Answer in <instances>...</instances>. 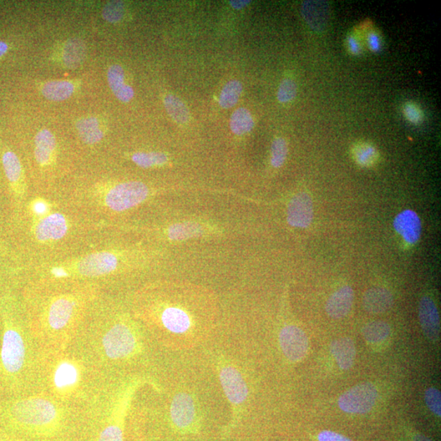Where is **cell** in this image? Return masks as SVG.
<instances>
[{
    "instance_id": "11",
    "label": "cell",
    "mask_w": 441,
    "mask_h": 441,
    "mask_svg": "<svg viewBox=\"0 0 441 441\" xmlns=\"http://www.w3.org/2000/svg\"><path fill=\"white\" fill-rule=\"evenodd\" d=\"M280 344L283 354L292 362H301L308 352V338L302 329L295 326H287L282 328Z\"/></svg>"
},
{
    "instance_id": "5",
    "label": "cell",
    "mask_w": 441,
    "mask_h": 441,
    "mask_svg": "<svg viewBox=\"0 0 441 441\" xmlns=\"http://www.w3.org/2000/svg\"><path fill=\"white\" fill-rule=\"evenodd\" d=\"M81 409L42 392L11 397L0 403V410L15 427L43 438L58 435L68 420Z\"/></svg>"
},
{
    "instance_id": "10",
    "label": "cell",
    "mask_w": 441,
    "mask_h": 441,
    "mask_svg": "<svg viewBox=\"0 0 441 441\" xmlns=\"http://www.w3.org/2000/svg\"><path fill=\"white\" fill-rule=\"evenodd\" d=\"M197 411L196 402L188 393H177L171 400L170 416L172 423L177 428L187 430L193 427Z\"/></svg>"
},
{
    "instance_id": "12",
    "label": "cell",
    "mask_w": 441,
    "mask_h": 441,
    "mask_svg": "<svg viewBox=\"0 0 441 441\" xmlns=\"http://www.w3.org/2000/svg\"><path fill=\"white\" fill-rule=\"evenodd\" d=\"M2 162L5 175L9 182L17 204L22 205L27 195L23 169L18 156L13 151H6L3 155Z\"/></svg>"
},
{
    "instance_id": "7",
    "label": "cell",
    "mask_w": 441,
    "mask_h": 441,
    "mask_svg": "<svg viewBox=\"0 0 441 441\" xmlns=\"http://www.w3.org/2000/svg\"><path fill=\"white\" fill-rule=\"evenodd\" d=\"M28 212L30 236L38 245H56L63 241L72 229V221L69 216L54 210L46 200L30 201Z\"/></svg>"
},
{
    "instance_id": "36",
    "label": "cell",
    "mask_w": 441,
    "mask_h": 441,
    "mask_svg": "<svg viewBox=\"0 0 441 441\" xmlns=\"http://www.w3.org/2000/svg\"><path fill=\"white\" fill-rule=\"evenodd\" d=\"M403 114L404 118L409 121L410 124L414 125H419L423 123L424 114L420 106L414 103V101H408L403 106Z\"/></svg>"
},
{
    "instance_id": "25",
    "label": "cell",
    "mask_w": 441,
    "mask_h": 441,
    "mask_svg": "<svg viewBox=\"0 0 441 441\" xmlns=\"http://www.w3.org/2000/svg\"><path fill=\"white\" fill-rule=\"evenodd\" d=\"M84 54V44L79 39H70L64 47V64L70 69L78 68L82 63Z\"/></svg>"
},
{
    "instance_id": "24",
    "label": "cell",
    "mask_w": 441,
    "mask_h": 441,
    "mask_svg": "<svg viewBox=\"0 0 441 441\" xmlns=\"http://www.w3.org/2000/svg\"><path fill=\"white\" fill-rule=\"evenodd\" d=\"M75 85L68 80L51 81L44 85L42 94L50 101H62L72 95Z\"/></svg>"
},
{
    "instance_id": "20",
    "label": "cell",
    "mask_w": 441,
    "mask_h": 441,
    "mask_svg": "<svg viewBox=\"0 0 441 441\" xmlns=\"http://www.w3.org/2000/svg\"><path fill=\"white\" fill-rule=\"evenodd\" d=\"M393 302L392 293L381 287L369 288L363 297L364 309L371 314H381L388 311L392 307Z\"/></svg>"
},
{
    "instance_id": "27",
    "label": "cell",
    "mask_w": 441,
    "mask_h": 441,
    "mask_svg": "<svg viewBox=\"0 0 441 441\" xmlns=\"http://www.w3.org/2000/svg\"><path fill=\"white\" fill-rule=\"evenodd\" d=\"M230 126L233 133L241 136L250 133L255 127V121L250 111L245 108H239L233 113Z\"/></svg>"
},
{
    "instance_id": "35",
    "label": "cell",
    "mask_w": 441,
    "mask_h": 441,
    "mask_svg": "<svg viewBox=\"0 0 441 441\" xmlns=\"http://www.w3.org/2000/svg\"><path fill=\"white\" fill-rule=\"evenodd\" d=\"M124 15V6L122 2L113 1L106 5L103 11V17L110 23H119Z\"/></svg>"
},
{
    "instance_id": "15",
    "label": "cell",
    "mask_w": 441,
    "mask_h": 441,
    "mask_svg": "<svg viewBox=\"0 0 441 441\" xmlns=\"http://www.w3.org/2000/svg\"><path fill=\"white\" fill-rule=\"evenodd\" d=\"M418 317L425 335L430 341H437L440 333V319L437 305L428 296L421 299Z\"/></svg>"
},
{
    "instance_id": "6",
    "label": "cell",
    "mask_w": 441,
    "mask_h": 441,
    "mask_svg": "<svg viewBox=\"0 0 441 441\" xmlns=\"http://www.w3.org/2000/svg\"><path fill=\"white\" fill-rule=\"evenodd\" d=\"M149 195L148 186L143 182L132 181L110 186L98 185L89 194L72 201L79 207L103 215L134 209L146 200Z\"/></svg>"
},
{
    "instance_id": "45",
    "label": "cell",
    "mask_w": 441,
    "mask_h": 441,
    "mask_svg": "<svg viewBox=\"0 0 441 441\" xmlns=\"http://www.w3.org/2000/svg\"><path fill=\"white\" fill-rule=\"evenodd\" d=\"M0 441H2V440H0Z\"/></svg>"
},
{
    "instance_id": "3",
    "label": "cell",
    "mask_w": 441,
    "mask_h": 441,
    "mask_svg": "<svg viewBox=\"0 0 441 441\" xmlns=\"http://www.w3.org/2000/svg\"><path fill=\"white\" fill-rule=\"evenodd\" d=\"M0 383L11 397L39 392L41 350L30 331L22 299L0 293Z\"/></svg>"
},
{
    "instance_id": "34",
    "label": "cell",
    "mask_w": 441,
    "mask_h": 441,
    "mask_svg": "<svg viewBox=\"0 0 441 441\" xmlns=\"http://www.w3.org/2000/svg\"><path fill=\"white\" fill-rule=\"evenodd\" d=\"M298 86L291 79H283L279 87L277 98L281 103H288L296 98Z\"/></svg>"
},
{
    "instance_id": "38",
    "label": "cell",
    "mask_w": 441,
    "mask_h": 441,
    "mask_svg": "<svg viewBox=\"0 0 441 441\" xmlns=\"http://www.w3.org/2000/svg\"><path fill=\"white\" fill-rule=\"evenodd\" d=\"M367 44L369 50L373 53H378L382 50V39L377 32H371L368 34Z\"/></svg>"
},
{
    "instance_id": "1",
    "label": "cell",
    "mask_w": 441,
    "mask_h": 441,
    "mask_svg": "<svg viewBox=\"0 0 441 441\" xmlns=\"http://www.w3.org/2000/svg\"><path fill=\"white\" fill-rule=\"evenodd\" d=\"M103 379L125 377L143 362V334L103 293L91 306L70 347Z\"/></svg>"
},
{
    "instance_id": "2",
    "label": "cell",
    "mask_w": 441,
    "mask_h": 441,
    "mask_svg": "<svg viewBox=\"0 0 441 441\" xmlns=\"http://www.w3.org/2000/svg\"><path fill=\"white\" fill-rule=\"evenodd\" d=\"M103 288L89 283L32 282L23 302L30 332L41 352L72 346L79 328Z\"/></svg>"
},
{
    "instance_id": "32",
    "label": "cell",
    "mask_w": 441,
    "mask_h": 441,
    "mask_svg": "<svg viewBox=\"0 0 441 441\" xmlns=\"http://www.w3.org/2000/svg\"><path fill=\"white\" fill-rule=\"evenodd\" d=\"M132 160L141 168H151L165 165L168 161V157L160 152H139L132 156Z\"/></svg>"
},
{
    "instance_id": "33",
    "label": "cell",
    "mask_w": 441,
    "mask_h": 441,
    "mask_svg": "<svg viewBox=\"0 0 441 441\" xmlns=\"http://www.w3.org/2000/svg\"><path fill=\"white\" fill-rule=\"evenodd\" d=\"M288 155V145L286 141L282 138H277L273 141L271 145V165L274 168H281L285 163Z\"/></svg>"
},
{
    "instance_id": "9",
    "label": "cell",
    "mask_w": 441,
    "mask_h": 441,
    "mask_svg": "<svg viewBox=\"0 0 441 441\" xmlns=\"http://www.w3.org/2000/svg\"><path fill=\"white\" fill-rule=\"evenodd\" d=\"M378 397L376 387L371 383H364L344 392L338 400V407L349 414H366L376 404Z\"/></svg>"
},
{
    "instance_id": "21",
    "label": "cell",
    "mask_w": 441,
    "mask_h": 441,
    "mask_svg": "<svg viewBox=\"0 0 441 441\" xmlns=\"http://www.w3.org/2000/svg\"><path fill=\"white\" fill-rule=\"evenodd\" d=\"M331 352L338 366L342 369L347 370L353 366L357 351L352 338H342L333 341Z\"/></svg>"
},
{
    "instance_id": "23",
    "label": "cell",
    "mask_w": 441,
    "mask_h": 441,
    "mask_svg": "<svg viewBox=\"0 0 441 441\" xmlns=\"http://www.w3.org/2000/svg\"><path fill=\"white\" fill-rule=\"evenodd\" d=\"M76 127L80 139L86 144L94 145L103 139V131L100 129L98 120L96 118L79 120Z\"/></svg>"
},
{
    "instance_id": "16",
    "label": "cell",
    "mask_w": 441,
    "mask_h": 441,
    "mask_svg": "<svg viewBox=\"0 0 441 441\" xmlns=\"http://www.w3.org/2000/svg\"><path fill=\"white\" fill-rule=\"evenodd\" d=\"M395 231L402 236L405 242L414 245L420 239L422 222L413 210H404L395 217L393 222Z\"/></svg>"
},
{
    "instance_id": "28",
    "label": "cell",
    "mask_w": 441,
    "mask_h": 441,
    "mask_svg": "<svg viewBox=\"0 0 441 441\" xmlns=\"http://www.w3.org/2000/svg\"><path fill=\"white\" fill-rule=\"evenodd\" d=\"M165 106L172 119L177 124H184L188 122L190 113L186 106L179 98L174 95H167L165 98Z\"/></svg>"
},
{
    "instance_id": "39",
    "label": "cell",
    "mask_w": 441,
    "mask_h": 441,
    "mask_svg": "<svg viewBox=\"0 0 441 441\" xmlns=\"http://www.w3.org/2000/svg\"><path fill=\"white\" fill-rule=\"evenodd\" d=\"M318 440L319 441H352L341 434L332 432V430H324L319 434Z\"/></svg>"
},
{
    "instance_id": "40",
    "label": "cell",
    "mask_w": 441,
    "mask_h": 441,
    "mask_svg": "<svg viewBox=\"0 0 441 441\" xmlns=\"http://www.w3.org/2000/svg\"><path fill=\"white\" fill-rule=\"evenodd\" d=\"M347 47L350 53L352 55H359L362 53L361 42L359 41L356 35H348L347 38Z\"/></svg>"
},
{
    "instance_id": "29",
    "label": "cell",
    "mask_w": 441,
    "mask_h": 441,
    "mask_svg": "<svg viewBox=\"0 0 441 441\" xmlns=\"http://www.w3.org/2000/svg\"><path fill=\"white\" fill-rule=\"evenodd\" d=\"M200 225L193 222L180 223L170 227L169 237L172 241H184L201 236Z\"/></svg>"
},
{
    "instance_id": "41",
    "label": "cell",
    "mask_w": 441,
    "mask_h": 441,
    "mask_svg": "<svg viewBox=\"0 0 441 441\" xmlns=\"http://www.w3.org/2000/svg\"><path fill=\"white\" fill-rule=\"evenodd\" d=\"M250 3V1H247V0H234V1H230L231 6L237 10L245 8Z\"/></svg>"
},
{
    "instance_id": "17",
    "label": "cell",
    "mask_w": 441,
    "mask_h": 441,
    "mask_svg": "<svg viewBox=\"0 0 441 441\" xmlns=\"http://www.w3.org/2000/svg\"><path fill=\"white\" fill-rule=\"evenodd\" d=\"M354 290L345 286L334 292L326 302V312L333 319H342L351 312L354 302Z\"/></svg>"
},
{
    "instance_id": "4",
    "label": "cell",
    "mask_w": 441,
    "mask_h": 441,
    "mask_svg": "<svg viewBox=\"0 0 441 441\" xmlns=\"http://www.w3.org/2000/svg\"><path fill=\"white\" fill-rule=\"evenodd\" d=\"M103 381L78 354L68 348L41 352L39 392L74 407H82Z\"/></svg>"
},
{
    "instance_id": "8",
    "label": "cell",
    "mask_w": 441,
    "mask_h": 441,
    "mask_svg": "<svg viewBox=\"0 0 441 441\" xmlns=\"http://www.w3.org/2000/svg\"><path fill=\"white\" fill-rule=\"evenodd\" d=\"M145 317L154 326L172 335H185L190 332L192 326L188 314L179 307H169L161 311L147 309Z\"/></svg>"
},
{
    "instance_id": "43",
    "label": "cell",
    "mask_w": 441,
    "mask_h": 441,
    "mask_svg": "<svg viewBox=\"0 0 441 441\" xmlns=\"http://www.w3.org/2000/svg\"><path fill=\"white\" fill-rule=\"evenodd\" d=\"M414 441H433L428 439V437H424L423 435H415L414 438Z\"/></svg>"
},
{
    "instance_id": "14",
    "label": "cell",
    "mask_w": 441,
    "mask_h": 441,
    "mask_svg": "<svg viewBox=\"0 0 441 441\" xmlns=\"http://www.w3.org/2000/svg\"><path fill=\"white\" fill-rule=\"evenodd\" d=\"M314 207L312 197L300 192L292 198L288 206L287 220L293 227L307 228L312 224Z\"/></svg>"
},
{
    "instance_id": "26",
    "label": "cell",
    "mask_w": 441,
    "mask_h": 441,
    "mask_svg": "<svg viewBox=\"0 0 441 441\" xmlns=\"http://www.w3.org/2000/svg\"><path fill=\"white\" fill-rule=\"evenodd\" d=\"M391 333V327L387 322L376 321L369 322L364 326L362 334L366 340L372 344L381 343Z\"/></svg>"
},
{
    "instance_id": "31",
    "label": "cell",
    "mask_w": 441,
    "mask_h": 441,
    "mask_svg": "<svg viewBox=\"0 0 441 441\" xmlns=\"http://www.w3.org/2000/svg\"><path fill=\"white\" fill-rule=\"evenodd\" d=\"M243 87L240 81L231 80L223 87L219 104L222 108L230 109L236 106L242 94Z\"/></svg>"
},
{
    "instance_id": "30",
    "label": "cell",
    "mask_w": 441,
    "mask_h": 441,
    "mask_svg": "<svg viewBox=\"0 0 441 441\" xmlns=\"http://www.w3.org/2000/svg\"><path fill=\"white\" fill-rule=\"evenodd\" d=\"M352 154L354 161L363 167L371 166L378 159L377 149L368 143H361L354 146Z\"/></svg>"
},
{
    "instance_id": "22",
    "label": "cell",
    "mask_w": 441,
    "mask_h": 441,
    "mask_svg": "<svg viewBox=\"0 0 441 441\" xmlns=\"http://www.w3.org/2000/svg\"><path fill=\"white\" fill-rule=\"evenodd\" d=\"M110 88L115 97L123 103H129L134 98V91L129 85L124 84V72L120 65H113L108 74Z\"/></svg>"
},
{
    "instance_id": "13",
    "label": "cell",
    "mask_w": 441,
    "mask_h": 441,
    "mask_svg": "<svg viewBox=\"0 0 441 441\" xmlns=\"http://www.w3.org/2000/svg\"><path fill=\"white\" fill-rule=\"evenodd\" d=\"M220 380L226 397L232 404L238 407L245 402L248 389L239 370L229 366L223 367L220 371Z\"/></svg>"
},
{
    "instance_id": "37",
    "label": "cell",
    "mask_w": 441,
    "mask_h": 441,
    "mask_svg": "<svg viewBox=\"0 0 441 441\" xmlns=\"http://www.w3.org/2000/svg\"><path fill=\"white\" fill-rule=\"evenodd\" d=\"M425 402L437 416H441V395L438 389L430 388L425 392Z\"/></svg>"
},
{
    "instance_id": "44",
    "label": "cell",
    "mask_w": 441,
    "mask_h": 441,
    "mask_svg": "<svg viewBox=\"0 0 441 441\" xmlns=\"http://www.w3.org/2000/svg\"><path fill=\"white\" fill-rule=\"evenodd\" d=\"M1 390H3L2 386H1V383H0V392H1Z\"/></svg>"
},
{
    "instance_id": "42",
    "label": "cell",
    "mask_w": 441,
    "mask_h": 441,
    "mask_svg": "<svg viewBox=\"0 0 441 441\" xmlns=\"http://www.w3.org/2000/svg\"><path fill=\"white\" fill-rule=\"evenodd\" d=\"M8 49V44L5 42L0 41V57H2V56L6 53Z\"/></svg>"
},
{
    "instance_id": "19",
    "label": "cell",
    "mask_w": 441,
    "mask_h": 441,
    "mask_svg": "<svg viewBox=\"0 0 441 441\" xmlns=\"http://www.w3.org/2000/svg\"><path fill=\"white\" fill-rule=\"evenodd\" d=\"M34 157L37 163L45 168L53 164L57 149V141L48 129H42L35 136Z\"/></svg>"
},
{
    "instance_id": "18",
    "label": "cell",
    "mask_w": 441,
    "mask_h": 441,
    "mask_svg": "<svg viewBox=\"0 0 441 441\" xmlns=\"http://www.w3.org/2000/svg\"><path fill=\"white\" fill-rule=\"evenodd\" d=\"M302 14L313 30L322 32L329 21V7L326 1H305L302 6Z\"/></svg>"
}]
</instances>
